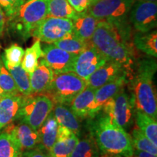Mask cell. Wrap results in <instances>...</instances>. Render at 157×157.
<instances>
[{
	"label": "cell",
	"mask_w": 157,
	"mask_h": 157,
	"mask_svg": "<svg viewBox=\"0 0 157 157\" xmlns=\"http://www.w3.org/2000/svg\"><path fill=\"white\" fill-rule=\"evenodd\" d=\"M92 135L103 155L132 157L131 137L122 127L105 113L92 124Z\"/></svg>",
	"instance_id": "obj_1"
},
{
	"label": "cell",
	"mask_w": 157,
	"mask_h": 157,
	"mask_svg": "<svg viewBox=\"0 0 157 157\" xmlns=\"http://www.w3.org/2000/svg\"><path fill=\"white\" fill-rule=\"evenodd\" d=\"M106 61L119 63L132 69L133 53L127 42L111 23L99 21L90 40Z\"/></svg>",
	"instance_id": "obj_2"
},
{
	"label": "cell",
	"mask_w": 157,
	"mask_h": 157,
	"mask_svg": "<svg viewBox=\"0 0 157 157\" xmlns=\"http://www.w3.org/2000/svg\"><path fill=\"white\" fill-rule=\"evenodd\" d=\"M156 71V61L145 58L137 63V71L132 81L134 103L137 111L157 119L156 96L153 80Z\"/></svg>",
	"instance_id": "obj_3"
},
{
	"label": "cell",
	"mask_w": 157,
	"mask_h": 157,
	"mask_svg": "<svg viewBox=\"0 0 157 157\" xmlns=\"http://www.w3.org/2000/svg\"><path fill=\"white\" fill-rule=\"evenodd\" d=\"M135 0H92L87 12L98 21L111 23L127 42L131 27L129 14Z\"/></svg>",
	"instance_id": "obj_4"
},
{
	"label": "cell",
	"mask_w": 157,
	"mask_h": 157,
	"mask_svg": "<svg viewBox=\"0 0 157 157\" xmlns=\"http://www.w3.org/2000/svg\"><path fill=\"white\" fill-rule=\"evenodd\" d=\"M48 0H25L17 13L8 19L13 30L23 38L32 36L39 23L48 16Z\"/></svg>",
	"instance_id": "obj_5"
},
{
	"label": "cell",
	"mask_w": 157,
	"mask_h": 157,
	"mask_svg": "<svg viewBox=\"0 0 157 157\" xmlns=\"http://www.w3.org/2000/svg\"><path fill=\"white\" fill-rule=\"evenodd\" d=\"M86 87L85 80L74 71H69L54 75L50 87L44 93L53 103L66 105Z\"/></svg>",
	"instance_id": "obj_6"
},
{
	"label": "cell",
	"mask_w": 157,
	"mask_h": 157,
	"mask_svg": "<svg viewBox=\"0 0 157 157\" xmlns=\"http://www.w3.org/2000/svg\"><path fill=\"white\" fill-rule=\"evenodd\" d=\"M54 103L47 95L23 96L17 119L38 130L52 112Z\"/></svg>",
	"instance_id": "obj_7"
},
{
	"label": "cell",
	"mask_w": 157,
	"mask_h": 157,
	"mask_svg": "<svg viewBox=\"0 0 157 157\" xmlns=\"http://www.w3.org/2000/svg\"><path fill=\"white\" fill-rule=\"evenodd\" d=\"M73 34L71 19L48 16L41 21L32 33L40 42L52 43Z\"/></svg>",
	"instance_id": "obj_8"
},
{
	"label": "cell",
	"mask_w": 157,
	"mask_h": 157,
	"mask_svg": "<svg viewBox=\"0 0 157 157\" xmlns=\"http://www.w3.org/2000/svg\"><path fill=\"white\" fill-rule=\"evenodd\" d=\"M134 100L125 93L124 88L114 97L108 101L102 109L124 129L128 128L132 121Z\"/></svg>",
	"instance_id": "obj_9"
},
{
	"label": "cell",
	"mask_w": 157,
	"mask_h": 157,
	"mask_svg": "<svg viewBox=\"0 0 157 157\" xmlns=\"http://www.w3.org/2000/svg\"><path fill=\"white\" fill-rule=\"evenodd\" d=\"M129 23L137 31L148 32L157 25V4L135 0L129 14Z\"/></svg>",
	"instance_id": "obj_10"
},
{
	"label": "cell",
	"mask_w": 157,
	"mask_h": 157,
	"mask_svg": "<svg viewBox=\"0 0 157 157\" xmlns=\"http://www.w3.org/2000/svg\"><path fill=\"white\" fill-rule=\"evenodd\" d=\"M76 55L58 48L53 44L43 46L42 58L53 71L54 75L73 71Z\"/></svg>",
	"instance_id": "obj_11"
},
{
	"label": "cell",
	"mask_w": 157,
	"mask_h": 157,
	"mask_svg": "<svg viewBox=\"0 0 157 157\" xmlns=\"http://www.w3.org/2000/svg\"><path fill=\"white\" fill-rule=\"evenodd\" d=\"M105 62V58L90 42L89 46L76 56L73 71L86 81Z\"/></svg>",
	"instance_id": "obj_12"
},
{
	"label": "cell",
	"mask_w": 157,
	"mask_h": 157,
	"mask_svg": "<svg viewBox=\"0 0 157 157\" xmlns=\"http://www.w3.org/2000/svg\"><path fill=\"white\" fill-rule=\"evenodd\" d=\"M129 71L117 63L106 61L86 80V83L88 87L96 90L119 78L127 77Z\"/></svg>",
	"instance_id": "obj_13"
},
{
	"label": "cell",
	"mask_w": 157,
	"mask_h": 157,
	"mask_svg": "<svg viewBox=\"0 0 157 157\" xmlns=\"http://www.w3.org/2000/svg\"><path fill=\"white\" fill-rule=\"evenodd\" d=\"M126 82L127 77L119 78L96 89L94 102L90 111L89 117H95L102 109L104 104L123 89Z\"/></svg>",
	"instance_id": "obj_14"
},
{
	"label": "cell",
	"mask_w": 157,
	"mask_h": 157,
	"mask_svg": "<svg viewBox=\"0 0 157 157\" xmlns=\"http://www.w3.org/2000/svg\"><path fill=\"white\" fill-rule=\"evenodd\" d=\"M6 132L10 133L16 139L22 151L36 148L40 144V137L38 130L21 121L17 125H7Z\"/></svg>",
	"instance_id": "obj_15"
},
{
	"label": "cell",
	"mask_w": 157,
	"mask_h": 157,
	"mask_svg": "<svg viewBox=\"0 0 157 157\" xmlns=\"http://www.w3.org/2000/svg\"><path fill=\"white\" fill-rule=\"evenodd\" d=\"M71 21L73 25L72 34L84 42H90L99 21L92 16L87 10L77 13Z\"/></svg>",
	"instance_id": "obj_16"
},
{
	"label": "cell",
	"mask_w": 157,
	"mask_h": 157,
	"mask_svg": "<svg viewBox=\"0 0 157 157\" xmlns=\"http://www.w3.org/2000/svg\"><path fill=\"white\" fill-rule=\"evenodd\" d=\"M23 95H5L0 99V129L17 119Z\"/></svg>",
	"instance_id": "obj_17"
},
{
	"label": "cell",
	"mask_w": 157,
	"mask_h": 157,
	"mask_svg": "<svg viewBox=\"0 0 157 157\" xmlns=\"http://www.w3.org/2000/svg\"><path fill=\"white\" fill-rule=\"evenodd\" d=\"M53 78V71L42 58L34 71L29 74L31 93L32 94L44 93L50 87Z\"/></svg>",
	"instance_id": "obj_18"
},
{
	"label": "cell",
	"mask_w": 157,
	"mask_h": 157,
	"mask_svg": "<svg viewBox=\"0 0 157 157\" xmlns=\"http://www.w3.org/2000/svg\"><path fill=\"white\" fill-rule=\"evenodd\" d=\"M95 93V89L87 86L71 102L69 109L78 118L84 119L89 117L94 102Z\"/></svg>",
	"instance_id": "obj_19"
},
{
	"label": "cell",
	"mask_w": 157,
	"mask_h": 157,
	"mask_svg": "<svg viewBox=\"0 0 157 157\" xmlns=\"http://www.w3.org/2000/svg\"><path fill=\"white\" fill-rule=\"evenodd\" d=\"M52 110L54 117L58 125L70 129L76 135L79 133L80 124L78 117L71 111L70 109L63 104L57 103Z\"/></svg>",
	"instance_id": "obj_20"
},
{
	"label": "cell",
	"mask_w": 157,
	"mask_h": 157,
	"mask_svg": "<svg viewBox=\"0 0 157 157\" xmlns=\"http://www.w3.org/2000/svg\"><path fill=\"white\" fill-rule=\"evenodd\" d=\"M133 44L137 50L142 51L148 56L157 57V31L152 30L148 32L137 31L133 36Z\"/></svg>",
	"instance_id": "obj_21"
},
{
	"label": "cell",
	"mask_w": 157,
	"mask_h": 157,
	"mask_svg": "<svg viewBox=\"0 0 157 157\" xmlns=\"http://www.w3.org/2000/svg\"><path fill=\"white\" fill-rule=\"evenodd\" d=\"M58 127V122L55 119L52 111L43 124L38 129L41 146L48 153L50 151L51 148L56 141Z\"/></svg>",
	"instance_id": "obj_22"
},
{
	"label": "cell",
	"mask_w": 157,
	"mask_h": 157,
	"mask_svg": "<svg viewBox=\"0 0 157 157\" xmlns=\"http://www.w3.org/2000/svg\"><path fill=\"white\" fill-rule=\"evenodd\" d=\"M78 141L77 135L74 132L67 137L57 138L49 154L51 157H70Z\"/></svg>",
	"instance_id": "obj_23"
},
{
	"label": "cell",
	"mask_w": 157,
	"mask_h": 157,
	"mask_svg": "<svg viewBox=\"0 0 157 157\" xmlns=\"http://www.w3.org/2000/svg\"><path fill=\"white\" fill-rule=\"evenodd\" d=\"M42 56L40 41L37 40L24 52L21 66L29 74H32L39 65V59Z\"/></svg>",
	"instance_id": "obj_24"
},
{
	"label": "cell",
	"mask_w": 157,
	"mask_h": 157,
	"mask_svg": "<svg viewBox=\"0 0 157 157\" xmlns=\"http://www.w3.org/2000/svg\"><path fill=\"white\" fill-rule=\"evenodd\" d=\"M136 122L140 130L155 146H157V122L146 113L137 111L136 112Z\"/></svg>",
	"instance_id": "obj_25"
},
{
	"label": "cell",
	"mask_w": 157,
	"mask_h": 157,
	"mask_svg": "<svg viewBox=\"0 0 157 157\" xmlns=\"http://www.w3.org/2000/svg\"><path fill=\"white\" fill-rule=\"evenodd\" d=\"M22 153L19 143L10 133L5 131L0 134V157H20Z\"/></svg>",
	"instance_id": "obj_26"
},
{
	"label": "cell",
	"mask_w": 157,
	"mask_h": 157,
	"mask_svg": "<svg viewBox=\"0 0 157 157\" xmlns=\"http://www.w3.org/2000/svg\"><path fill=\"white\" fill-rule=\"evenodd\" d=\"M48 16L73 19L77 13L67 0H48Z\"/></svg>",
	"instance_id": "obj_27"
},
{
	"label": "cell",
	"mask_w": 157,
	"mask_h": 157,
	"mask_svg": "<svg viewBox=\"0 0 157 157\" xmlns=\"http://www.w3.org/2000/svg\"><path fill=\"white\" fill-rule=\"evenodd\" d=\"M52 44L58 47V48L61 49V50L78 56L80 52H82L89 46L90 42H84V41L71 34L70 36L65 37L63 39H60V40L57 41Z\"/></svg>",
	"instance_id": "obj_28"
},
{
	"label": "cell",
	"mask_w": 157,
	"mask_h": 157,
	"mask_svg": "<svg viewBox=\"0 0 157 157\" xmlns=\"http://www.w3.org/2000/svg\"><path fill=\"white\" fill-rule=\"evenodd\" d=\"M13 76L19 93L23 96H28L32 94L30 84L29 74L23 69L21 65L16 67L7 69Z\"/></svg>",
	"instance_id": "obj_29"
},
{
	"label": "cell",
	"mask_w": 157,
	"mask_h": 157,
	"mask_svg": "<svg viewBox=\"0 0 157 157\" xmlns=\"http://www.w3.org/2000/svg\"><path fill=\"white\" fill-rule=\"evenodd\" d=\"M24 50L17 44H13L6 48L4 55L1 56L2 60L7 69L20 66L22 62Z\"/></svg>",
	"instance_id": "obj_30"
},
{
	"label": "cell",
	"mask_w": 157,
	"mask_h": 157,
	"mask_svg": "<svg viewBox=\"0 0 157 157\" xmlns=\"http://www.w3.org/2000/svg\"><path fill=\"white\" fill-rule=\"evenodd\" d=\"M70 157H99L98 147L93 138L78 140Z\"/></svg>",
	"instance_id": "obj_31"
},
{
	"label": "cell",
	"mask_w": 157,
	"mask_h": 157,
	"mask_svg": "<svg viewBox=\"0 0 157 157\" xmlns=\"http://www.w3.org/2000/svg\"><path fill=\"white\" fill-rule=\"evenodd\" d=\"M131 140L134 149L157 155V146H155L139 128L133 129Z\"/></svg>",
	"instance_id": "obj_32"
},
{
	"label": "cell",
	"mask_w": 157,
	"mask_h": 157,
	"mask_svg": "<svg viewBox=\"0 0 157 157\" xmlns=\"http://www.w3.org/2000/svg\"><path fill=\"white\" fill-rule=\"evenodd\" d=\"M0 87L5 95H18L19 92L13 76L4 65L0 56Z\"/></svg>",
	"instance_id": "obj_33"
},
{
	"label": "cell",
	"mask_w": 157,
	"mask_h": 157,
	"mask_svg": "<svg viewBox=\"0 0 157 157\" xmlns=\"http://www.w3.org/2000/svg\"><path fill=\"white\" fill-rule=\"evenodd\" d=\"M25 2V0H0V7L9 19L16 14Z\"/></svg>",
	"instance_id": "obj_34"
},
{
	"label": "cell",
	"mask_w": 157,
	"mask_h": 157,
	"mask_svg": "<svg viewBox=\"0 0 157 157\" xmlns=\"http://www.w3.org/2000/svg\"><path fill=\"white\" fill-rule=\"evenodd\" d=\"M70 5L76 13H82L87 10L92 0H67Z\"/></svg>",
	"instance_id": "obj_35"
},
{
	"label": "cell",
	"mask_w": 157,
	"mask_h": 157,
	"mask_svg": "<svg viewBox=\"0 0 157 157\" xmlns=\"http://www.w3.org/2000/svg\"><path fill=\"white\" fill-rule=\"evenodd\" d=\"M20 157H51L49 154L44 153L40 148H34L25 151L21 154Z\"/></svg>",
	"instance_id": "obj_36"
},
{
	"label": "cell",
	"mask_w": 157,
	"mask_h": 157,
	"mask_svg": "<svg viewBox=\"0 0 157 157\" xmlns=\"http://www.w3.org/2000/svg\"><path fill=\"white\" fill-rule=\"evenodd\" d=\"M132 157H157V155H154L151 154V153L134 149Z\"/></svg>",
	"instance_id": "obj_37"
},
{
	"label": "cell",
	"mask_w": 157,
	"mask_h": 157,
	"mask_svg": "<svg viewBox=\"0 0 157 157\" xmlns=\"http://www.w3.org/2000/svg\"><path fill=\"white\" fill-rule=\"evenodd\" d=\"M5 26V15L1 7H0V36L3 34Z\"/></svg>",
	"instance_id": "obj_38"
},
{
	"label": "cell",
	"mask_w": 157,
	"mask_h": 157,
	"mask_svg": "<svg viewBox=\"0 0 157 157\" xmlns=\"http://www.w3.org/2000/svg\"><path fill=\"white\" fill-rule=\"evenodd\" d=\"M5 95V93H4V91L2 90V89L1 87H0V99H1V98H2Z\"/></svg>",
	"instance_id": "obj_39"
},
{
	"label": "cell",
	"mask_w": 157,
	"mask_h": 157,
	"mask_svg": "<svg viewBox=\"0 0 157 157\" xmlns=\"http://www.w3.org/2000/svg\"><path fill=\"white\" fill-rule=\"evenodd\" d=\"M140 1H145V2H156V0H140Z\"/></svg>",
	"instance_id": "obj_40"
},
{
	"label": "cell",
	"mask_w": 157,
	"mask_h": 157,
	"mask_svg": "<svg viewBox=\"0 0 157 157\" xmlns=\"http://www.w3.org/2000/svg\"><path fill=\"white\" fill-rule=\"evenodd\" d=\"M104 157H122L120 156H109V155H104Z\"/></svg>",
	"instance_id": "obj_41"
}]
</instances>
